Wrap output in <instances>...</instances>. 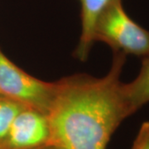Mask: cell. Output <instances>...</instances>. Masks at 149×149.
<instances>
[{
  "mask_svg": "<svg viewBox=\"0 0 149 149\" xmlns=\"http://www.w3.org/2000/svg\"><path fill=\"white\" fill-rule=\"evenodd\" d=\"M126 55L113 52L109 73L95 78L74 74L57 81L48 113L51 145L56 149H106L118 127L133 113L122 93Z\"/></svg>",
  "mask_w": 149,
  "mask_h": 149,
  "instance_id": "obj_1",
  "label": "cell"
},
{
  "mask_svg": "<svg viewBox=\"0 0 149 149\" xmlns=\"http://www.w3.org/2000/svg\"><path fill=\"white\" fill-rule=\"evenodd\" d=\"M96 41L106 43L113 52L142 58L149 55V31L131 19L122 0L113 3L100 17L95 30Z\"/></svg>",
  "mask_w": 149,
  "mask_h": 149,
  "instance_id": "obj_2",
  "label": "cell"
},
{
  "mask_svg": "<svg viewBox=\"0 0 149 149\" xmlns=\"http://www.w3.org/2000/svg\"><path fill=\"white\" fill-rule=\"evenodd\" d=\"M58 83L39 80L17 67L0 52V95L47 114Z\"/></svg>",
  "mask_w": 149,
  "mask_h": 149,
  "instance_id": "obj_3",
  "label": "cell"
},
{
  "mask_svg": "<svg viewBox=\"0 0 149 149\" xmlns=\"http://www.w3.org/2000/svg\"><path fill=\"white\" fill-rule=\"evenodd\" d=\"M47 114L25 107L18 113L0 149H35L51 144Z\"/></svg>",
  "mask_w": 149,
  "mask_h": 149,
  "instance_id": "obj_4",
  "label": "cell"
},
{
  "mask_svg": "<svg viewBox=\"0 0 149 149\" xmlns=\"http://www.w3.org/2000/svg\"><path fill=\"white\" fill-rule=\"evenodd\" d=\"M80 3L81 34L74 56L85 61L93 43L95 42V30L100 17L117 0H79Z\"/></svg>",
  "mask_w": 149,
  "mask_h": 149,
  "instance_id": "obj_5",
  "label": "cell"
},
{
  "mask_svg": "<svg viewBox=\"0 0 149 149\" xmlns=\"http://www.w3.org/2000/svg\"><path fill=\"white\" fill-rule=\"evenodd\" d=\"M122 93L132 113L149 103V55L143 57L141 69L135 80L128 84L122 83Z\"/></svg>",
  "mask_w": 149,
  "mask_h": 149,
  "instance_id": "obj_6",
  "label": "cell"
},
{
  "mask_svg": "<svg viewBox=\"0 0 149 149\" xmlns=\"http://www.w3.org/2000/svg\"><path fill=\"white\" fill-rule=\"evenodd\" d=\"M26 106L0 95V143L5 139L15 118Z\"/></svg>",
  "mask_w": 149,
  "mask_h": 149,
  "instance_id": "obj_7",
  "label": "cell"
},
{
  "mask_svg": "<svg viewBox=\"0 0 149 149\" xmlns=\"http://www.w3.org/2000/svg\"><path fill=\"white\" fill-rule=\"evenodd\" d=\"M132 149H149V122L142 124Z\"/></svg>",
  "mask_w": 149,
  "mask_h": 149,
  "instance_id": "obj_8",
  "label": "cell"
},
{
  "mask_svg": "<svg viewBox=\"0 0 149 149\" xmlns=\"http://www.w3.org/2000/svg\"><path fill=\"white\" fill-rule=\"evenodd\" d=\"M35 149H56L55 147H53L52 145H47V146H43V147H41V148H38Z\"/></svg>",
  "mask_w": 149,
  "mask_h": 149,
  "instance_id": "obj_9",
  "label": "cell"
}]
</instances>
